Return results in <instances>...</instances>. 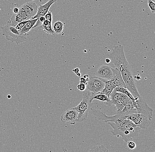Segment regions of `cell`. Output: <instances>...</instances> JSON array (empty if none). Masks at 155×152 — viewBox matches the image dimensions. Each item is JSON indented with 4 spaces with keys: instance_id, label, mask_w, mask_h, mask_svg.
<instances>
[{
    "instance_id": "3",
    "label": "cell",
    "mask_w": 155,
    "mask_h": 152,
    "mask_svg": "<svg viewBox=\"0 0 155 152\" xmlns=\"http://www.w3.org/2000/svg\"><path fill=\"white\" fill-rule=\"evenodd\" d=\"M2 34L5 37L7 40L17 44L24 43L27 40V34L21 35L15 27L12 25L8 20L5 26L1 27Z\"/></svg>"
},
{
    "instance_id": "21",
    "label": "cell",
    "mask_w": 155,
    "mask_h": 152,
    "mask_svg": "<svg viewBox=\"0 0 155 152\" xmlns=\"http://www.w3.org/2000/svg\"><path fill=\"white\" fill-rule=\"evenodd\" d=\"M28 20H27V21H22V22H20V23L16 25L15 27V28L17 29L19 32L20 31V30L24 27V26H25V24L28 22Z\"/></svg>"
},
{
    "instance_id": "26",
    "label": "cell",
    "mask_w": 155,
    "mask_h": 152,
    "mask_svg": "<svg viewBox=\"0 0 155 152\" xmlns=\"http://www.w3.org/2000/svg\"><path fill=\"white\" fill-rule=\"evenodd\" d=\"M72 71L75 74H77V73H80V70L78 68L74 69H73Z\"/></svg>"
},
{
    "instance_id": "23",
    "label": "cell",
    "mask_w": 155,
    "mask_h": 152,
    "mask_svg": "<svg viewBox=\"0 0 155 152\" xmlns=\"http://www.w3.org/2000/svg\"><path fill=\"white\" fill-rule=\"evenodd\" d=\"M77 88L79 91L83 92L87 89V85L83 83H79V84L77 85Z\"/></svg>"
},
{
    "instance_id": "1",
    "label": "cell",
    "mask_w": 155,
    "mask_h": 152,
    "mask_svg": "<svg viewBox=\"0 0 155 152\" xmlns=\"http://www.w3.org/2000/svg\"><path fill=\"white\" fill-rule=\"evenodd\" d=\"M111 62L120 73L126 88L135 99L140 96L133 76L131 67L126 59L122 45L114 46L107 55Z\"/></svg>"
},
{
    "instance_id": "16",
    "label": "cell",
    "mask_w": 155,
    "mask_h": 152,
    "mask_svg": "<svg viewBox=\"0 0 155 152\" xmlns=\"http://www.w3.org/2000/svg\"><path fill=\"white\" fill-rule=\"evenodd\" d=\"M64 24L61 21H58L53 24V29L54 33L57 34H60L63 32L64 28Z\"/></svg>"
},
{
    "instance_id": "29",
    "label": "cell",
    "mask_w": 155,
    "mask_h": 152,
    "mask_svg": "<svg viewBox=\"0 0 155 152\" xmlns=\"http://www.w3.org/2000/svg\"><path fill=\"white\" fill-rule=\"evenodd\" d=\"M105 62H106V63H111V60H110L109 58H107L106 60H105Z\"/></svg>"
},
{
    "instance_id": "28",
    "label": "cell",
    "mask_w": 155,
    "mask_h": 152,
    "mask_svg": "<svg viewBox=\"0 0 155 152\" xmlns=\"http://www.w3.org/2000/svg\"><path fill=\"white\" fill-rule=\"evenodd\" d=\"M83 77H84V78H85V79H87L88 81V80H89V75L86 74V75H84Z\"/></svg>"
},
{
    "instance_id": "2",
    "label": "cell",
    "mask_w": 155,
    "mask_h": 152,
    "mask_svg": "<svg viewBox=\"0 0 155 152\" xmlns=\"http://www.w3.org/2000/svg\"><path fill=\"white\" fill-rule=\"evenodd\" d=\"M113 129L111 131L114 136H120L126 143L130 141L132 138L139 135L140 129L131 121L127 119L119 120L115 122L107 123Z\"/></svg>"
},
{
    "instance_id": "27",
    "label": "cell",
    "mask_w": 155,
    "mask_h": 152,
    "mask_svg": "<svg viewBox=\"0 0 155 152\" xmlns=\"http://www.w3.org/2000/svg\"><path fill=\"white\" fill-rule=\"evenodd\" d=\"M19 11V8H14L13 9V13H15V14H16V13H18Z\"/></svg>"
},
{
    "instance_id": "10",
    "label": "cell",
    "mask_w": 155,
    "mask_h": 152,
    "mask_svg": "<svg viewBox=\"0 0 155 152\" xmlns=\"http://www.w3.org/2000/svg\"><path fill=\"white\" fill-rule=\"evenodd\" d=\"M92 111L93 115L96 118L98 119L100 121H104L105 123H108L109 122H115L118 120L124 119L118 113H116V114L113 116H107L104 112H102L100 110L92 109Z\"/></svg>"
},
{
    "instance_id": "13",
    "label": "cell",
    "mask_w": 155,
    "mask_h": 152,
    "mask_svg": "<svg viewBox=\"0 0 155 152\" xmlns=\"http://www.w3.org/2000/svg\"><path fill=\"white\" fill-rule=\"evenodd\" d=\"M109 80L116 88L121 87L126 88L120 73L116 68H113V76L112 78Z\"/></svg>"
},
{
    "instance_id": "4",
    "label": "cell",
    "mask_w": 155,
    "mask_h": 152,
    "mask_svg": "<svg viewBox=\"0 0 155 152\" xmlns=\"http://www.w3.org/2000/svg\"><path fill=\"white\" fill-rule=\"evenodd\" d=\"M92 93L86 89L82 93V100L75 107L78 112L77 122H82L87 118Z\"/></svg>"
},
{
    "instance_id": "24",
    "label": "cell",
    "mask_w": 155,
    "mask_h": 152,
    "mask_svg": "<svg viewBox=\"0 0 155 152\" xmlns=\"http://www.w3.org/2000/svg\"><path fill=\"white\" fill-rule=\"evenodd\" d=\"M127 146L130 150H134L136 147V144L133 141H130L127 142Z\"/></svg>"
},
{
    "instance_id": "15",
    "label": "cell",
    "mask_w": 155,
    "mask_h": 152,
    "mask_svg": "<svg viewBox=\"0 0 155 152\" xmlns=\"http://www.w3.org/2000/svg\"><path fill=\"white\" fill-rule=\"evenodd\" d=\"M94 99H96V100L104 102H106V104L111 102L110 97L105 95L102 94L98 93L96 94L92 93L91 96V100H90L91 103H92V101Z\"/></svg>"
},
{
    "instance_id": "12",
    "label": "cell",
    "mask_w": 155,
    "mask_h": 152,
    "mask_svg": "<svg viewBox=\"0 0 155 152\" xmlns=\"http://www.w3.org/2000/svg\"><path fill=\"white\" fill-rule=\"evenodd\" d=\"M58 0H49L46 3L42 5H40L38 8L36 14L31 19H38L41 16H44L49 11L50 7L56 3Z\"/></svg>"
},
{
    "instance_id": "18",
    "label": "cell",
    "mask_w": 155,
    "mask_h": 152,
    "mask_svg": "<svg viewBox=\"0 0 155 152\" xmlns=\"http://www.w3.org/2000/svg\"><path fill=\"white\" fill-rule=\"evenodd\" d=\"M87 152H110L109 150L104 145L94 146Z\"/></svg>"
},
{
    "instance_id": "17",
    "label": "cell",
    "mask_w": 155,
    "mask_h": 152,
    "mask_svg": "<svg viewBox=\"0 0 155 152\" xmlns=\"http://www.w3.org/2000/svg\"><path fill=\"white\" fill-rule=\"evenodd\" d=\"M114 92H119L122 93L124 94L125 95L127 96L129 98L131 99V101H134L135 99L133 96L130 92H129L126 88H121V87H116L114 89Z\"/></svg>"
},
{
    "instance_id": "8",
    "label": "cell",
    "mask_w": 155,
    "mask_h": 152,
    "mask_svg": "<svg viewBox=\"0 0 155 152\" xmlns=\"http://www.w3.org/2000/svg\"><path fill=\"white\" fill-rule=\"evenodd\" d=\"M126 119L131 121L137 127L142 129H146L150 125V121L145 115L140 114H130Z\"/></svg>"
},
{
    "instance_id": "9",
    "label": "cell",
    "mask_w": 155,
    "mask_h": 152,
    "mask_svg": "<svg viewBox=\"0 0 155 152\" xmlns=\"http://www.w3.org/2000/svg\"><path fill=\"white\" fill-rule=\"evenodd\" d=\"M78 112L75 107L68 109L61 117V121L63 123L74 125L77 122Z\"/></svg>"
},
{
    "instance_id": "20",
    "label": "cell",
    "mask_w": 155,
    "mask_h": 152,
    "mask_svg": "<svg viewBox=\"0 0 155 152\" xmlns=\"http://www.w3.org/2000/svg\"><path fill=\"white\" fill-rule=\"evenodd\" d=\"M148 4L152 13L155 12V3L152 0H148Z\"/></svg>"
},
{
    "instance_id": "14",
    "label": "cell",
    "mask_w": 155,
    "mask_h": 152,
    "mask_svg": "<svg viewBox=\"0 0 155 152\" xmlns=\"http://www.w3.org/2000/svg\"><path fill=\"white\" fill-rule=\"evenodd\" d=\"M38 19H30V20H28V22L25 24L24 27L21 29L19 31L20 34L23 35L27 34L32 29H33V27L36 23Z\"/></svg>"
},
{
    "instance_id": "22",
    "label": "cell",
    "mask_w": 155,
    "mask_h": 152,
    "mask_svg": "<svg viewBox=\"0 0 155 152\" xmlns=\"http://www.w3.org/2000/svg\"><path fill=\"white\" fill-rule=\"evenodd\" d=\"M45 20H48L49 22L52 23V20H53V16H52V14L51 11H48L45 15L44 16Z\"/></svg>"
},
{
    "instance_id": "5",
    "label": "cell",
    "mask_w": 155,
    "mask_h": 152,
    "mask_svg": "<svg viewBox=\"0 0 155 152\" xmlns=\"http://www.w3.org/2000/svg\"><path fill=\"white\" fill-rule=\"evenodd\" d=\"M37 5L33 2H28L21 5L17 14L22 21L30 20L36 14L38 11Z\"/></svg>"
},
{
    "instance_id": "19",
    "label": "cell",
    "mask_w": 155,
    "mask_h": 152,
    "mask_svg": "<svg viewBox=\"0 0 155 152\" xmlns=\"http://www.w3.org/2000/svg\"><path fill=\"white\" fill-rule=\"evenodd\" d=\"M41 27L45 32L49 34L54 35V32L52 28V24H50L47 25H41Z\"/></svg>"
},
{
    "instance_id": "7",
    "label": "cell",
    "mask_w": 155,
    "mask_h": 152,
    "mask_svg": "<svg viewBox=\"0 0 155 152\" xmlns=\"http://www.w3.org/2000/svg\"><path fill=\"white\" fill-rule=\"evenodd\" d=\"M104 85V82L101 78L95 76H89L86 89L93 93L96 94L102 91Z\"/></svg>"
},
{
    "instance_id": "25",
    "label": "cell",
    "mask_w": 155,
    "mask_h": 152,
    "mask_svg": "<svg viewBox=\"0 0 155 152\" xmlns=\"http://www.w3.org/2000/svg\"><path fill=\"white\" fill-rule=\"evenodd\" d=\"M87 81H88V80H87V79H85L83 77H81L79 80V83H83V84L87 85Z\"/></svg>"
},
{
    "instance_id": "30",
    "label": "cell",
    "mask_w": 155,
    "mask_h": 152,
    "mask_svg": "<svg viewBox=\"0 0 155 152\" xmlns=\"http://www.w3.org/2000/svg\"><path fill=\"white\" fill-rule=\"evenodd\" d=\"M76 75H77V76H78V77H79V76H81V73H77V74H76Z\"/></svg>"
},
{
    "instance_id": "11",
    "label": "cell",
    "mask_w": 155,
    "mask_h": 152,
    "mask_svg": "<svg viewBox=\"0 0 155 152\" xmlns=\"http://www.w3.org/2000/svg\"><path fill=\"white\" fill-rule=\"evenodd\" d=\"M95 76L104 80H109L113 76V68L109 66L103 65L100 66Z\"/></svg>"
},
{
    "instance_id": "6",
    "label": "cell",
    "mask_w": 155,
    "mask_h": 152,
    "mask_svg": "<svg viewBox=\"0 0 155 152\" xmlns=\"http://www.w3.org/2000/svg\"><path fill=\"white\" fill-rule=\"evenodd\" d=\"M134 108L136 109L137 114L145 115L150 121L153 117V110L148 105L144 99L140 96L134 101H131Z\"/></svg>"
}]
</instances>
